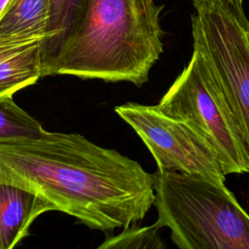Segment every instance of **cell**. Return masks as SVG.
Returning a JSON list of instances; mask_svg holds the SVG:
<instances>
[{"label":"cell","instance_id":"6da1fadb","mask_svg":"<svg viewBox=\"0 0 249 249\" xmlns=\"http://www.w3.org/2000/svg\"><path fill=\"white\" fill-rule=\"evenodd\" d=\"M0 183L33 192L92 230L139 224L155 201L141 164L79 133L0 140Z\"/></svg>","mask_w":249,"mask_h":249},{"label":"cell","instance_id":"7a4b0ae2","mask_svg":"<svg viewBox=\"0 0 249 249\" xmlns=\"http://www.w3.org/2000/svg\"><path fill=\"white\" fill-rule=\"evenodd\" d=\"M162 9L155 0H89L50 76L143 86L163 52Z\"/></svg>","mask_w":249,"mask_h":249},{"label":"cell","instance_id":"3957f363","mask_svg":"<svg viewBox=\"0 0 249 249\" xmlns=\"http://www.w3.org/2000/svg\"><path fill=\"white\" fill-rule=\"evenodd\" d=\"M158 219L181 249H249V214L234 195L201 175L165 170L152 174Z\"/></svg>","mask_w":249,"mask_h":249},{"label":"cell","instance_id":"277c9868","mask_svg":"<svg viewBox=\"0 0 249 249\" xmlns=\"http://www.w3.org/2000/svg\"><path fill=\"white\" fill-rule=\"evenodd\" d=\"M194 7L193 46L204 56L249 156V44L245 34L249 20L242 2L204 0Z\"/></svg>","mask_w":249,"mask_h":249},{"label":"cell","instance_id":"5b68a950","mask_svg":"<svg viewBox=\"0 0 249 249\" xmlns=\"http://www.w3.org/2000/svg\"><path fill=\"white\" fill-rule=\"evenodd\" d=\"M157 106L201 135L226 175L249 172V156L238 124L197 49L194 48L189 63Z\"/></svg>","mask_w":249,"mask_h":249},{"label":"cell","instance_id":"8992f818","mask_svg":"<svg viewBox=\"0 0 249 249\" xmlns=\"http://www.w3.org/2000/svg\"><path fill=\"white\" fill-rule=\"evenodd\" d=\"M114 110L141 138L158 170L201 175L225 183L226 174L214 151L186 123L167 116L157 105L126 102Z\"/></svg>","mask_w":249,"mask_h":249},{"label":"cell","instance_id":"52a82bcc","mask_svg":"<svg viewBox=\"0 0 249 249\" xmlns=\"http://www.w3.org/2000/svg\"><path fill=\"white\" fill-rule=\"evenodd\" d=\"M48 211L55 209L41 196L0 183V249L16 247L29 234L33 222Z\"/></svg>","mask_w":249,"mask_h":249},{"label":"cell","instance_id":"ba28073f","mask_svg":"<svg viewBox=\"0 0 249 249\" xmlns=\"http://www.w3.org/2000/svg\"><path fill=\"white\" fill-rule=\"evenodd\" d=\"M42 39L0 42V98L13 97L42 76Z\"/></svg>","mask_w":249,"mask_h":249},{"label":"cell","instance_id":"9c48e42d","mask_svg":"<svg viewBox=\"0 0 249 249\" xmlns=\"http://www.w3.org/2000/svg\"><path fill=\"white\" fill-rule=\"evenodd\" d=\"M51 0H10L0 18V42L46 38Z\"/></svg>","mask_w":249,"mask_h":249},{"label":"cell","instance_id":"30bf717a","mask_svg":"<svg viewBox=\"0 0 249 249\" xmlns=\"http://www.w3.org/2000/svg\"><path fill=\"white\" fill-rule=\"evenodd\" d=\"M89 0H51L46 38L42 43V76H50L55 58L80 24Z\"/></svg>","mask_w":249,"mask_h":249},{"label":"cell","instance_id":"8fae6325","mask_svg":"<svg viewBox=\"0 0 249 249\" xmlns=\"http://www.w3.org/2000/svg\"><path fill=\"white\" fill-rule=\"evenodd\" d=\"M44 130L41 124L19 107L13 97L0 98V140L35 137Z\"/></svg>","mask_w":249,"mask_h":249},{"label":"cell","instance_id":"7c38bea8","mask_svg":"<svg viewBox=\"0 0 249 249\" xmlns=\"http://www.w3.org/2000/svg\"><path fill=\"white\" fill-rule=\"evenodd\" d=\"M160 228L154 223L151 226L130 225L117 235L107 237L99 249H162L165 243L160 235Z\"/></svg>","mask_w":249,"mask_h":249},{"label":"cell","instance_id":"4fadbf2b","mask_svg":"<svg viewBox=\"0 0 249 249\" xmlns=\"http://www.w3.org/2000/svg\"><path fill=\"white\" fill-rule=\"evenodd\" d=\"M9 2H10V0H0V18L3 15L4 11L6 10Z\"/></svg>","mask_w":249,"mask_h":249},{"label":"cell","instance_id":"5bb4252c","mask_svg":"<svg viewBox=\"0 0 249 249\" xmlns=\"http://www.w3.org/2000/svg\"><path fill=\"white\" fill-rule=\"evenodd\" d=\"M245 34H246V38H247V41H248V44H249V24L247 25V27L245 29Z\"/></svg>","mask_w":249,"mask_h":249},{"label":"cell","instance_id":"9a60e30c","mask_svg":"<svg viewBox=\"0 0 249 249\" xmlns=\"http://www.w3.org/2000/svg\"><path fill=\"white\" fill-rule=\"evenodd\" d=\"M201 1H204V0H192V2H193V4H194V5H195V4H196V3H198V2H201ZM236 1L243 2V0H236Z\"/></svg>","mask_w":249,"mask_h":249}]
</instances>
